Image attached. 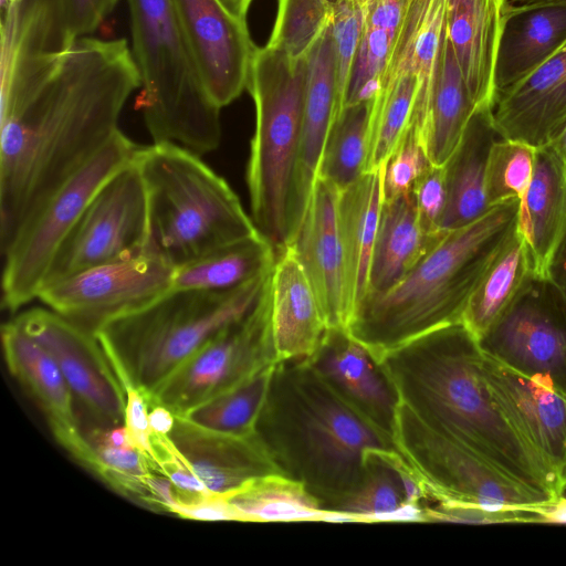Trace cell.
Here are the masks:
<instances>
[{
    "mask_svg": "<svg viewBox=\"0 0 566 566\" xmlns=\"http://www.w3.org/2000/svg\"><path fill=\"white\" fill-rule=\"evenodd\" d=\"M2 255L46 202L119 130L140 75L126 39L1 60Z\"/></svg>",
    "mask_w": 566,
    "mask_h": 566,
    "instance_id": "6da1fadb",
    "label": "cell"
},
{
    "mask_svg": "<svg viewBox=\"0 0 566 566\" xmlns=\"http://www.w3.org/2000/svg\"><path fill=\"white\" fill-rule=\"evenodd\" d=\"M482 356L479 340L459 322L391 350L379 366L399 401L429 427L551 501L559 499L566 479L497 410L482 376Z\"/></svg>",
    "mask_w": 566,
    "mask_h": 566,
    "instance_id": "7a4b0ae2",
    "label": "cell"
},
{
    "mask_svg": "<svg viewBox=\"0 0 566 566\" xmlns=\"http://www.w3.org/2000/svg\"><path fill=\"white\" fill-rule=\"evenodd\" d=\"M255 433L282 474L337 511L363 484L371 451L397 450L392 432L347 400L308 359L275 364Z\"/></svg>",
    "mask_w": 566,
    "mask_h": 566,
    "instance_id": "3957f363",
    "label": "cell"
},
{
    "mask_svg": "<svg viewBox=\"0 0 566 566\" xmlns=\"http://www.w3.org/2000/svg\"><path fill=\"white\" fill-rule=\"evenodd\" d=\"M518 205L520 200L496 205L478 220L446 231L399 283L365 296L348 335L379 364L408 342L461 322L471 294L516 226Z\"/></svg>",
    "mask_w": 566,
    "mask_h": 566,
    "instance_id": "277c9868",
    "label": "cell"
},
{
    "mask_svg": "<svg viewBox=\"0 0 566 566\" xmlns=\"http://www.w3.org/2000/svg\"><path fill=\"white\" fill-rule=\"evenodd\" d=\"M272 270L227 292L170 289L102 326L95 335L124 388L135 387L148 399L190 356L258 305Z\"/></svg>",
    "mask_w": 566,
    "mask_h": 566,
    "instance_id": "5b68a950",
    "label": "cell"
},
{
    "mask_svg": "<svg viewBox=\"0 0 566 566\" xmlns=\"http://www.w3.org/2000/svg\"><path fill=\"white\" fill-rule=\"evenodd\" d=\"M147 197V248L175 269L260 234L229 184L198 154L174 143L135 158Z\"/></svg>",
    "mask_w": 566,
    "mask_h": 566,
    "instance_id": "8992f818",
    "label": "cell"
},
{
    "mask_svg": "<svg viewBox=\"0 0 566 566\" xmlns=\"http://www.w3.org/2000/svg\"><path fill=\"white\" fill-rule=\"evenodd\" d=\"M132 53L140 75L137 106L154 143L198 155L221 140L220 109L209 97L189 51L175 0H127Z\"/></svg>",
    "mask_w": 566,
    "mask_h": 566,
    "instance_id": "52a82bcc",
    "label": "cell"
},
{
    "mask_svg": "<svg viewBox=\"0 0 566 566\" xmlns=\"http://www.w3.org/2000/svg\"><path fill=\"white\" fill-rule=\"evenodd\" d=\"M306 59L255 49L248 90L255 107L245 179L251 218L276 254L289 245L290 209L301 143Z\"/></svg>",
    "mask_w": 566,
    "mask_h": 566,
    "instance_id": "ba28073f",
    "label": "cell"
},
{
    "mask_svg": "<svg viewBox=\"0 0 566 566\" xmlns=\"http://www.w3.org/2000/svg\"><path fill=\"white\" fill-rule=\"evenodd\" d=\"M392 437L423 486L427 500L474 504L494 511H532L552 502L429 427L401 401L396 408Z\"/></svg>",
    "mask_w": 566,
    "mask_h": 566,
    "instance_id": "9c48e42d",
    "label": "cell"
},
{
    "mask_svg": "<svg viewBox=\"0 0 566 566\" xmlns=\"http://www.w3.org/2000/svg\"><path fill=\"white\" fill-rule=\"evenodd\" d=\"M139 148L118 130L17 237L3 254V308L14 313L38 298L52 260L91 200L112 177L134 163Z\"/></svg>",
    "mask_w": 566,
    "mask_h": 566,
    "instance_id": "30bf717a",
    "label": "cell"
},
{
    "mask_svg": "<svg viewBox=\"0 0 566 566\" xmlns=\"http://www.w3.org/2000/svg\"><path fill=\"white\" fill-rule=\"evenodd\" d=\"M276 363L269 283L247 316L198 349L147 400L181 416Z\"/></svg>",
    "mask_w": 566,
    "mask_h": 566,
    "instance_id": "8fae6325",
    "label": "cell"
},
{
    "mask_svg": "<svg viewBox=\"0 0 566 566\" xmlns=\"http://www.w3.org/2000/svg\"><path fill=\"white\" fill-rule=\"evenodd\" d=\"M483 353L566 396V294L533 274L479 339Z\"/></svg>",
    "mask_w": 566,
    "mask_h": 566,
    "instance_id": "7c38bea8",
    "label": "cell"
},
{
    "mask_svg": "<svg viewBox=\"0 0 566 566\" xmlns=\"http://www.w3.org/2000/svg\"><path fill=\"white\" fill-rule=\"evenodd\" d=\"M147 242V197L134 160L91 200L57 250L41 290L81 271L139 252Z\"/></svg>",
    "mask_w": 566,
    "mask_h": 566,
    "instance_id": "4fadbf2b",
    "label": "cell"
},
{
    "mask_svg": "<svg viewBox=\"0 0 566 566\" xmlns=\"http://www.w3.org/2000/svg\"><path fill=\"white\" fill-rule=\"evenodd\" d=\"M175 268L147 247L43 287L38 298L49 308L96 333L106 323L135 312L172 287Z\"/></svg>",
    "mask_w": 566,
    "mask_h": 566,
    "instance_id": "5bb4252c",
    "label": "cell"
},
{
    "mask_svg": "<svg viewBox=\"0 0 566 566\" xmlns=\"http://www.w3.org/2000/svg\"><path fill=\"white\" fill-rule=\"evenodd\" d=\"M443 41L433 29L405 20L373 99L365 170L385 165L416 105H428L440 70Z\"/></svg>",
    "mask_w": 566,
    "mask_h": 566,
    "instance_id": "9a60e30c",
    "label": "cell"
},
{
    "mask_svg": "<svg viewBox=\"0 0 566 566\" xmlns=\"http://www.w3.org/2000/svg\"><path fill=\"white\" fill-rule=\"evenodd\" d=\"M61 369L74 401L109 428L124 424L126 391L96 335L51 308L32 307L11 318Z\"/></svg>",
    "mask_w": 566,
    "mask_h": 566,
    "instance_id": "2e32d148",
    "label": "cell"
},
{
    "mask_svg": "<svg viewBox=\"0 0 566 566\" xmlns=\"http://www.w3.org/2000/svg\"><path fill=\"white\" fill-rule=\"evenodd\" d=\"M199 77L211 101L222 108L248 87L256 46L247 20L221 0H175Z\"/></svg>",
    "mask_w": 566,
    "mask_h": 566,
    "instance_id": "e0dca14e",
    "label": "cell"
},
{
    "mask_svg": "<svg viewBox=\"0 0 566 566\" xmlns=\"http://www.w3.org/2000/svg\"><path fill=\"white\" fill-rule=\"evenodd\" d=\"M481 369L488 391L504 419L566 479V396L485 353Z\"/></svg>",
    "mask_w": 566,
    "mask_h": 566,
    "instance_id": "ac0fdd59",
    "label": "cell"
},
{
    "mask_svg": "<svg viewBox=\"0 0 566 566\" xmlns=\"http://www.w3.org/2000/svg\"><path fill=\"white\" fill-rule=\"evenodd\" d=\"M339 190L317 178L290 247L319 302L328 328L347 332L350 312L338 223Z\"/></svg>",
    "mask_w": 566,
    "mask_h": 566,
    "instance_id": "d6986e66",
    "label": "cell"
},
{
    "mask_svg": "<svg viewBox=\"0 0 566 566\" xmlns=\"http://www.w3.org/2000/svg\"><path fill=\"white\" fill-rule=\"evenodd\" d=\"M307 74L298 159L290 209V241L307 208L329 130L337 115L336 56L328 27L306 56Z\"/></svg>",
    "mask_w": 566,
    "mask_h": 566,
    "instance_id": "ffe728a7",
    "label": "cell"
},
{
    "mask_svg": "<svg viewBox=\"0 0 566 566\" xmlns=\"http://www.w3.org/2000/svg\"><path fill=\"white\" fill-rule=\"evenodd\" d=\"M169 437L197 478L214 494L229 495L253 480L281 473L256 433H220L176 416Z\"/></svg>",
    "mask_w": 566,
    "mask_h": 566,
    "instance_id": "44dd1931",
    "label": "cell"
},
{
    "mask_svg": "<svg viewBox=\"0 0 566 566\" xmlns=\"http://www.w3.org/2000/svg\"><path fill=\"white\" fill-rule=\"evenodd\" d=\"M493 123L502 138L535 148L566 122V44L546 63L496 93Z\"/></svg>",
    "mask_w": 566,
    "mask_h": 566,
    "instance_id": "7402d4cb",
    "label": "cell"
},
{
    "mask_svg": "<svg viewBox=\"0 0 566 566\" xmlns=\"http://www.w3.org/2000/svg\"><path fill=\"white\" fill-rule=\"evenodd\" d=\"M515 229L526 248L532 274L551 277L566 234V167L552 143L536 148L533 175L520 200Z\"/></svg>",
    "mask_w": 566,
    "mask_h": 566,
    "instance_id": "603a6c76",
    "label": "cell"
},
{
    "mask_svg": "<svg viewBox=\"0 0 566 566\" xmlns=\"http://www.w3.org/2000/svg\"><path fill=\"white\" fill-rule=\"evenodd\" d=\"M2 350L11 375L42 409L56 441L72 454L84 429L71 389L51 355L12 319L1 328Z\"/></svg>",
    "mask_w": 566,
    "mask_h": 566,
    "instance_id": "cb8c5ba5",
    "label": "cell"
},
{
    "mask_svg": "<svg viewBox=\"0 0 566 566\" xmlns=\"http://www.w3.org/2000/svg\"><path fill=\"white\" fill-rule=\"evenodd\" d=\"M506 0H447L446 34L475 108H492Z\"/></svg>",
    "mask_w": 566,
    "mask_h": 566,
    "instance_id": "d4e9b609",
    "label": "cell"
},
{
    "mask_svg": "<svg viewBox=\"0 0 566 566\" xmlns=\"http://www.w3.org/2000/svg\"><path fill=\"white\" fill-rule=\"evenodd\" d=\"M270 293L277 363L311 358L328 326L316 294L290 247L276 255Z\"/></svg>",
    "mask_w": 566,
    "mask_h": 566,
    "instance_id": "484cf974",
    "label": "cell"
},
{
    "mask_svg": "<svg viewBox=\"0 0 566 566\" xmlns=\"http://www.w3.org/2000/svg\"><path fill=\"white\" fill-rule=\"evenodd\" d=\"M566 44V0L507 4L495 61L496 93L546 63Z\"/></svg>",
    "mask_w": 566,
    "mask_h": 566,
    "instance_id": "4316f807",
    "label": "cell"
},
{
    "mask_svg": "<svg viewBox=\"0 0 566 566\" xmlns=\"http://www.w3.org/2000/svg\"><path fill=\"white\" fill-rule=\"evenodd\" d=\"M314 367L355 407L392 432L398 396L368 350L340 328H328Z\"/></svg>",
    "mask_w": 566,
    "mask_h": 566,
    "instance_id": "83f0119b",
    "label": "cell"
},
{
    "mask_svg": "<svg viewBox=\"0 0 566 566\" xmlns=\"http://www.w3.org/2000/svg\"><path fill=\"white\" fill-rule=\"evenodd\" d=\"M501 138L492 108H475L454 150L443 165L447 206L441 230L464 227L490 208L485 199L486 163L491 146Z\"/></svg>",
    "mask_w": 566,
    "mask_h": 566,
    "instance_id": "f1b7e54d",
    "label": "cell"
},
{
    "mask_svg": "<svg viewBox=\"0 0 566 566\" xmlns=\"http://www.w3.org/2000/svg\"><path fill=\"white\" fill-rule=\"evenodd\" d=\"M444 233L424 229L411 191L382 200L366 295L384 293L399 283Z\"/></svg>",
    "mask_w": 566,
    "mask_h": 566,
    "instance_id": "f546056e",
    "label": "cell"
},
{
    "mask_svg": "<svg viewBox=\"0 0 566 566\" xmlns=\"http://www.w3.org/2000/svg\"><path fill=\"white\" fill-rule=\"evenodd\" d=\"M382 199V168L363 174L339 192L338 223L350 319L368 292Z\"/></svg>",
    "mask_w": 566,
    "mask_h": 566,
    "instance_id": "4dcf8cb0",
    "label": "cell"
},
{
    "mask_svg": "<svg viewBox=\"0 0 566 566\" xmlns=\"http://www.w3.org/2000/svg\"><path fill=\"white\" fill-rule=\"evenodd\" d=\"M73 458L117 493L147 506L149 481L156 471L130 442L124 424L84 429Z\"/></svg>",
    "mask_w": 566,
    "mask_h": 566,
    "instance_id": "1f68e13d",
    "label": "cell"
},
{
    "mask_svg": "<svg viewBox=\"0 0 566 566\" xmlns=\"http://www.w3.org/2000/svg\"><path fill=\"white\" fill-rule=\"evenodd\" d=\"M276 255L271 242L260 233L176 268L171 289L232 291L270 272Z\"/></svg>",
    "mask_w": 566,
    "mask_h": 566,
    "instance_id": "d6a6232c",
    "label": "cell"
},
{
    "mask_svg": "<svg viewBox=\"0 0 566 566\" xmlns=\"http://www.w3.org/2000/svg\"><path fill=\"white\" fill-rule=\"evenodd\" d=\"M531 275L526 248L514 228L479 281L462 315L461 322L478 340L504 314Z\"/></svg>",
    "mask_w": 566,
    "mask_h": 566,
    "instance_id": "836d02e7",
    "label": "cell"
},
{
    "mask_svg": "<svg viewBox=\"0 0 566 566\" xmlns=\"http://www.w3.org/2000/svg\"><path fill=\"white\" fill-rule=\"evenodd\" d=\"M474 111L475 106L446 34L440 70L422 132V143L432 165L446 164Z\"/></svg>",
    "mask_w": 566,
    "mask_h": 566,
    "instance_id": "e575fe53",
    "label": "cell"
},
{
    "mask_svg": "<svg viewBox=\"0 0 566 566\" xmlns=\"http://www.w3.org/2000/svg\"><path fill=\"white\" fill-rule=\"evenodd\" d=\"M409 0H365L364 27L354 59L345 106L374 99Z\"/></svg>",
    "mask_w": 566,
    "mask_h": 566,
    "instance_id": "d590c367",
    "label": "cell"
},
{
    "mask_svg": "<svg viewBox=\"0 0 566 566\" xmlns=\"http://www.w3.org/2000/svg\"><path fill=\"white\" fill-rule=\"evenodd\" d=\"M227 497L241 522H322L326 512L302 483L281 473L253 480Z\"/></svg>",
    "mask_w": 566,
    "mask_h": 566,
    "instance_id": "8d00e7d4",
    "label": "cell"
},
{
    "mask_svg": "<svg viewBox=\"0 0 566 566\" xmlns=\"http://www.w3.org/2000/svg\"><path fill=\"white\" fill-rule=\"evenodd\" d=\"M371 106L373 99L344 107L329 130L317 178L339 191L365 174Z\"/></svg>",
    "mask_w": 566,
    "mask_h": 566,
    "instance_id": "74e56055",
    "label": "cell"
},
{
    "mask_svg": "<svg viewBox=\"0 0 566 566\" xmlns=\"http://www.w3.org/2000/svg\"><path fill=\"white\" fill-rule=\"evenodd\" d=\"M275 366V365H274ZM268 368L181 415L188 421L220 433L252 436L265 402L272 371Z\"/></svg>",
    "mask_w": 566,
    "mask_h": 566,
    "instance_id": "f35d334b",
    "label": "cell"
},
{
    "mask_svg": "<svg viewBox=\"0 0 566 566\" xmlns=\"http://www.w3.org/2000/svg\"><path fill=\"white\" fill-rule=\"evenodd\" d=\"M332 20V0H277V12L266 45L293 60L306 59Z\"/></svg>",
    "mask_w": 566,
    "mask_h": 566,
    "instance_id": "ab89813d",
    "label": "cell"
},
{
    "mask_svg": "<svg viewBox=\"0 0 566 566\" xmlns=\"http://www.w3.org/2000/svg\"><path fill=\"white\" fill-rule=\"evenodd\" d=\"M382 451L365 454L367 473L359 489L337 510L356 517L357 523H380V518L406 502V492L398 470Z\"/></svg>",
    "mask_w": 566,
    "mask_h": 566,
    "instance_id": "60d3db41",
    "label": "cell"
},
{
    "mask_svg": "<svg viewBox=\"0 0 566 566\" xmlns=\"http://www.w3.org/2000/svg\"><path fill=\"white\" fill-rule=\"evenodd\" d=\"M536 148L522 142L496 139L491 146L485 174L489 208L521 200L533 175Z\"/></svg>",
    "mask_w": 566,
    "mask_h": 566,
    "instance_id": "b9f144b4",
    "label": "cell"
},
{
    "mask_svg": "<svg viewBox=\"0 0 566 566\" xmlns=\"http://www.w3.org/2000/svg\"><path fill=\"white\" fill-rule=\"evenodd\" d=\"M431 165L420 129L411 122L382 166V200L410 192L415 182Z\"/></svg>",
    "mask_w": 566,
    "mask_h": 566,
    "instance_id": "7bdbcfd3",
    "label": "cell"
},
{
    "mask_svg": "<svg viewBox=\"0 0 566 566\" xmlns=\"http://www.w3.org/2000/svg\"><path fill=\"white\" fill-rule=\"evenodd\" d=\"M423 510L427 522L465 524L542 523L541 516L534 511H494L465 503H437L434 506L423 505Z\"/></svg>",
    "mask_w": 566,
    "mask_h": 566,
    "instance_id": "ee69618b",
    "label": "cell"
},
{
    "mask_svg": "<svg viewBox=\"0 0 566 566\" xmlns=\"http://www.w3.org/2000/svg\"><path fill=\"white\" fill-rule=\"evenodd\" d=\"M411 193L419 219L429 232H440L447 206V186L443 166L431 165L415 182Z\"/></svg>",
    "mask_w": 566,
    "mask_h": 566,
    "instance_id": "f6af8a7d",
    "label": "cell"
},
{
    "mask_svg": "<svg viewBox=\"0 0 566 566\" xmlns=\"http://www.w3.org/2000/svg\"><path fill=\"white\" fill-rule=\"evenodd\" d=\"M125 391L126 403L124 426L128 438L130 442L151 462L154 457V446L153 431L149 423V402L145 394L135 387H126Z\"/></svg>",
    "mask_w": 566,
    "mask_h": 566,
    "instance_id": "bcb514c9",
    "label": "cell"
},
{
    "mask_svg": "<svg viewBox=\"0 0 566 566\" xmlns=\"http://www.w3.org/2000/svg\"><path fill=\"white\" fill-rule=\"evenodd\" d=\"M174 513L182 518L214 522V521H237L241 517L235 509L229 502L227 495L208 494L192 500H177L171 507Z\"/></svg>",
    "mask_w": 566,
    "mask_h": 566,
    "instance_id": "7dc6e473",
    "label": "cell"
},
{
    "mask_svg": "<svg viewBox=\"0 0 566 566\" xmlns=\"http://www.w3.org/2000/svg\"><path fill=\"white\" fill-rule=\"evenodd\" d=\"M119 0H66L69 25L74 40L93 34Z\"/></svg>",
    "mask_w": 566,
    "mask_h": 566,
    "instance_id": "c3c4849f",
    "label": "cell"
},
{
    "mask_svg": "<svg viewBox=\"0 0 566 566\" xmlns=\"http://www.w3.org/2000/svg\"><path fill=\"white\" fill-rule=\"evenodd\" d=\"M176 416L161 405L149 406V423L151 431L157 436H169L174 429Z\"/></svg>",
    "mask_w": 566,
    "mask_h": 566,
    "instance_id": "681fc988",
    "label": "cell"
},
{
    "mask_svg": "<svg viewBox=\"0 0 566 566\" xmlns=\"http://www.w3.org/2000/svg\"><path fill=\"white\" fill-rule=\"evenodd\" d=\"M546 524H566V497L537 505L533 509Z\"/></svg>",
    "mask_w": 566,
    "mask_h": 566,
    "instance_id": "f907efd6",
    "label": "cell"
},
{
    "mask_svg": "<svg viewBox=\"0 0 566 566\" xmlns=\"http://www.w3.org/2000/svg\"><path fill=\"white\" fill-rule=\"evenodd\" d=\"M551 277L566 294V234L555 256Z\"/></svg>",
    "mask_w": 566,
    "mask_h": 566,
    "instance_id": "816d5d0a",
    "label": "cell"
},
{
    "mask_svg": "<svg viewBox=\"0 0 566 566\" xmlns=\"http://www.w3.org/2000/svg\"><path fill=\"white\" fill-rule=\"evenodd\" d=\"M234 14L245 19L252 0H221Z\"/></svg>",
    "mask_w": 566,
    "mask_h": 566,
    "instance_id": "f5cc1de1",
    "label": "cell"
},
{
    "mask_svg": "<svg viewBox=\"0 0 566 566\" xmlns=\"http://www.w3.org/2000/svg\"><path fill=\"white\" fill-rule=\"evenodd\" d=\"M549 143L558 150L566 167V122L560 126Z\"/></svg>",
    "mask_w": 566,
    "mask_h": 566,
    "instance_id": "db71d44e",
    "label": "cell"
},
{
    "mask_svg": "<svg viewBox=\"0 0 566 566\" xmlns=\"http://www.w3.org/2000/svg\"><path fill=\"white\" fill-rule=\"evenodd\" d=\"M547 1H556V0H506L507 4H526V3H535V2H547Z\"/></svg>",
    "mask_w": 566,
    "mask_h": 566,
    "instance_id": "11a10c76",
    "label": "cell"
}]
</instances>
